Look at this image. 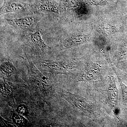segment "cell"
I'll use <instances>...</instances> for the list:
<instances>
[{
  "label": "cell",
  "instance_id": "1",
  "mask_svg": "<svg viewBox=\"0 0 127 127\" xmlns=\"http://www.w3.org/2000/svg\"><path fill=\"white\" fill-rule=\"evenodd\" d=\"M27 58L30 65L29 77L34 86L42 96H51L53 91L50 80L37 69L31 59Z\"/></svg>",
  "mask_w": 127,
  "mask_h": 127
},
{
  "label": "cell",
  "instance_id": "2",
  "mask_svg": "<svg viewBox=\"0 0 127 127\" xmlns=\"http://www.w3.org/2000/svg\"><path fill=\"white\" fill-rule=\"evenodd\" d=\"M59 93L62 97L81 112L89 115L94 113V109L84 98L65 90H61Z\"/></svg>",
  "mask_w": 127,
  "mask_h": 127
},
{
  "label": "cell",
  "instance_id": "3",
  "mask_svg": "<svg viewBox=\"0 0 127 127\" xmlns=\"http://www.w3.org/2000/svg\"><path fill=\"white\" fill-rule=\"evenodd\" d=\"M38 16H26L19 18H7L5 20L7 24L20 31H28L33 28L40 20Z\"/></svg>",
  "mask_w": 127,
  "mask_h": 127
},
{
  "label": "cell",
  "instance_id": "4",
  "mask_svg": "<svg viewBox=\"0 0 127 127\" xmlns=\"http://www.w3.org/2000/svg\"><path fill=\"white\" fill-rule=\"evenodd\" d=\"M32 7V4L23 0H4L0 9V15L25 11Z\"/></svg>",
  "mask_w": 127,
  "mask_h": 127
},
{
  "label": "cell",
  "instance_id": "5",
  "mask_svg": "<svg viewBox=\"0 0 127 127\" xmlns=\"http://www.w3.org/2000/svg\"><path fill=\"white\" fill-rule=\"evenodd\" d=\"M32 4V7L45 13L59 14L62 8L61 2L56 0H34Z\"/></svg>",
  "mask_w": 127,
  "mask_h": 127
},
{
  "label": "cell",
  "instance_id": "6",
  "mask_svg": "<svg viewBox=\"0 0 127 127\" xmlns=\"http://www.w3.org/2000/svg\"><path fill=\"white\" fill-rule=\"evenodd\" d=\"M90 38V35L87 33H75L68 36L61 42L59 46L61 50L68 49L86 43Z\"/></svg>",
  "mask_w": 127,
  "mask_h": 127
},
{
  "label": "cell",
  "instance_id": "7",
  "mask_svg": "<svg viewBox=\"0 0 127 127\" xmlns=\"http://www.w3.org/2000/svg\"><path fill=\"white\" fill-rule=\"evenodd\" d=\"M41 67L47 71L55 73L65 74V70L68 66L61 62L44 60L41 62Z\"/></svg>",
  "mask_w": 127,
  "mask_h": 127
},
{
  "label": "cell",
  "instance_id": "8",
  "mask_svg": "<svg viewBox=\"0 0 127 127\" xmlns=\"http://www.w3.org/2000/svg\"><path fill=\"white\" fill-rule=\"evenodd\" d=\"M30 39L32 46L38 51L43 52L46 51L49 49V47L42 39L39 31L30 33Z\"/></svg>",
  "mask_w": 127,
  "mask_h": 127
},
{
  "label": "cell",
  "instance_id": "9",
  "mask_svg": "<svg viewBox=\"0 0 127 127\" xmlns=\"http://www.w3.org/2000/svg\"><path fill=\"white\" fill-rule=\"evenodd\" d=\"M0 93L1 96L7 100H13V87L4 79H0Z\"/></svg>",
  "mask_w": 127,
  "mask_h": 127
},
{
  "label": "cell",
  "instance_id": "10",
  "mask_svg": "<svg viewBox=\"0 0 127 127\" xmlns=\"http://www.w3.org/2000/svg\"><path fill=\"white\" fill-rule=\"evenodd\" d=\"M119 29L115 26L109 23H104L98 27V31L101 34L105 36H108L118 31Z\"/></svg>",
  "mask_w": 127,
  "mask_h": 127
},
{
  "label": "cell",
  "instance_id": "11",
  "mask_svg": "<svg viewBox=\"0 0 127 127\" xmlns=\"http://www.w3.org/2000/svg\"><path fill=\"white\" fill-rule=\"evenodd\" d=\"M0 71L2 73L7 77L11 76L17 71L16 67L11 62L9 61L5 62L1 65Z\"/></svg>",
  "mask_w": 127,
  "mask_h": 127
},
{
  "label": "cell",
  "instance_id": "12",
  "mask_svg": "<svg viewBox=\"0 0 127 127\" xmlns=\"http://www.w3.org/2000/svg\"><path fill=\"white\" fill-rule=\"evenodd\" d=\"M11 118L16 125L21 127L27 126L28 124L27 120L21 114L14 111H11L10 113Z\"/></svg>",
  "mask_w": 127,
  "mask_h": 127
},
{
  "label": "cell",
  "instance_id": "13",
  "mask_svg": "<svg viewBox=\"0 0 127 127\" xmlns=\"http://www.w3.org/2000/svg\"><path fill=\"white\" fill-rule=\"evenodd\" d=\"M87 3L92 5L103 6L115 4L117 2L118 0H85Z\"/></svg>",
  "mask_w": 127,
  "mask_h": 127
},
{
  "label": "cell",
  "instance_id": "14",
  "mask_svg": "<svg viewBox=\"0 0 127 127\" xmlns=\"http://www.w3.org/2000/svg\"><path fill=\"white\" fill-rule=\"evenodd\" d=\"M99 72L97 69L95 68L90 69L86 73L83 78L84 80H96L99 76Z\"/></svg>",
  "mask_w": 127,
  "mask_h": 127
},
{
  "label": "cell",
  "instance_id": "15",
  "mask_svg": "<svg viewBox=\"0 0 127 127\" xmlns=\"http://www.w3.org/2000/svg\"><path fill=\"white\" fill-rule=\"evenodd\" d=\"M17 111L18 113L21 115L26 114L28 112V109L27 107L25 105H20L17 107Z\"/></svg>",
  "mask_w": 127,
  "mask_h": 127
},
{
  "label": "cell",
  "instance_id": "16",
  "mask_svg": "<svg viewBox=\"0 0 127 127\" xmlns=\"http://www.w3.org/2000/svg\"><path fill=\"white\" fill-rule=\"evenodd\" d=\"M0 124L1 126H5L6 127H15L14 124L8 122L7 121H5L2 118H0Z\"/></svg>",
  "mask_w": 127,
  "mask_h": 127
},
{
  "label": "cell",
  "instance_id": "17",
  "mask_svg": "<svg viewBox=\"0 0 127 127\" xmlns=\"http://www.w3.org/2000/svg\"><path fill=\"white\" fill-rule=\"evenodd\" d=\"M56 0L57 1H59V2H61L62 0Z\"/></svg>",
  "mask_w": 127,
  "mask_h": 127
}]
</instances>
